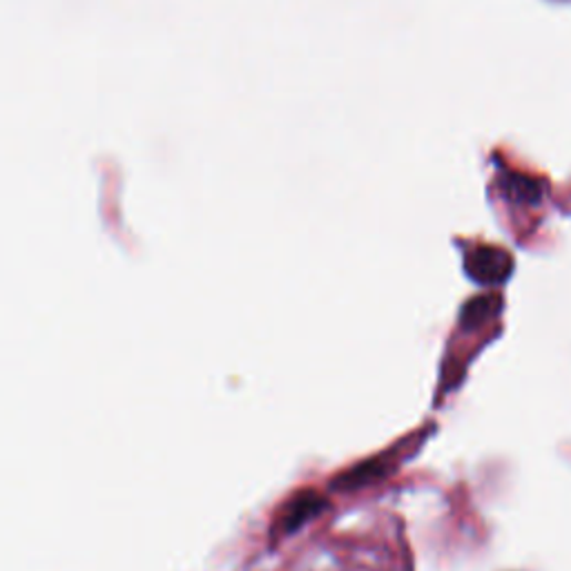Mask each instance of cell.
<instances>
[{"mask_svg":"<svg viewBox=\"0 0 571 571\" xmlns=\"http://www.w3.org/2000/svg\"><path fill=\"white\" fill-rule=\"evenodd\" d=\"M502 187H504L507 197H511L513 202L531 204V202H538V197H540V185L533 179L522 176V174H507L502 179Z\"/></svg>","mask_w":571,"mask_h":571,"instance_id":"obj_5","label":"cell"},{"mask_svg":"<svg viewBox=\"0 0 571 571\" xmlns=\"http://www.w3.org/2000/svg\"><path fill=\"white\" fill-rule=\"evenodd\" d=\"M498 308H500V299H498L496 295L476 297V299H471V302L462 308V326L476 328V326L485 324L487 319H491Z\"/></svg>","mask_w":571,"mask_h":571,"instance_id":"obj_4","label":"cell"},{"mask_svg":"<svg viewBox=\"0 0 571 571\" xmlns=\"http://www.w3.org/2000/svg\"><path fill=\"white\" fill-rule=\"evenodd\" d=\"M467 275L482 286H498L513 273V257L498 246H478L467 255Z\"/></svg>","mask_w":571,"mask_h":571,"instance_id":"obj_2","label":"cell"},{"mask_svg":"<svg viewBox=\"0 0 571 571\" xmlns=\"http://www.w3.org/2000/svg\"><path fill=\"white\" fill-rule=\"evenodd\" d=\"M328 507V500L315 491V489H299L295 496H290L279 511L275 513L273 520V538H286L297 533L304 524H308L310 520H315L317 516H322Z\"/></svg>","mask_w":571,"mask_h":571,"instance_id":"obj_1","label":"cell"},{"mask_svg":"<svg viewBox=\"0 0 571 571\" xmlns=\"http://www.w3.org/2000/svg\"><path fill=\"white\" fill-rule=\"evenodd\" d=\"M389 471V465L385 458H370V460H364L359 465H355L353 469L339 473L333 482H330V489L333 491H357L361 487H368L377 480H383Z\"/></svg>","mask_w":571,"mask_h":571,"instance_id":"obj_3","label":"cell"}]
</instances>
